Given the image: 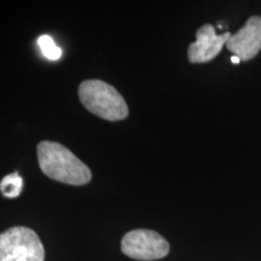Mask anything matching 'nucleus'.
Masks as SVG:
<instances>
[{"label": "nucleus", "mask_w": 261, "mask_h": 261, "mask_svg": "<svg viewBox=\"0 0 261 261\" xmlns=\"http://www.w3.org/2000/svg\"><path fill=\"white\" fill-rule=\"evenodd\" d=\"M38 160L42 173L56 181L79 187L92 179L91 169L60 143L48 140L39 143Z\"/></svg>", "instance_id": "nucleus-1"}, {"label": "nucleus", "mask_w": 261, "mask_h": 261, "mask_svg": "<svg viewBox=\"0 0 261 261\" xmlns=\"http://www.w3.org/2000/svg\"><path fill=\"white\" fill-rule=\"evenodd\" d=\"M83 106L107 121H120L128 116V107L115 87L102 80H85L79 86Z\"/></svg>", "instance_id": "nucleus-2"}, {"label": "nucleus", "mask_w": 261, "mask_h": 261, "mask_svg": "<svg viewBox=\"0 0 261 261\" xmlns=\"http://www.w3.org/2000/svg\"><path fill=\"white\" fill-rule=\"evenodd\" d=\"M0 261H45V249L35 231L24 226L0 234Z\"/></svg>", "instance_id": "nucleus-3"}, {"label": "nucleus", "mask_w": 261, "mask_h": 261, "mask_svg": "<svg viewBox=\"0 0 261 261\" xmlns=\"http://www.w3.org/2000/svg\"><path fill=\"white\" fill-rule=\"evenodd\" d=\"M121 250L125 255L135 260L152 261L167 256L169 243L156 231L138 228L123 236Z\"/></svg>", "instance_id": "nucleus-4"}, {"label": "nucleus", "mask_w": 261, "mask_h": 261, "mask_svg": "<svg viewBox=\"0 0 261 261\" xmlns=\"http://www.w3.org/2000/svg\"><path fill=\"white\" fill-rule=\"evenodd\" d=\"M226 47L241 61H249L255 57L261 50L260 16H252L248 18L243 28L228 38Z\"/></svg>", "instance_id": "nucleus-5"}, {"label": "nucleus", "mask_w": 261, "mask_h": 261, "mask_svg": "<svg viewBox=\"0 0 261 261\" xmlns=\"http://www.w3.org/2000/svg\"><path fill=\"white\" fill-rule=\"evenodd\" d=\"M230 33L217 34L212 24H203L196 32V41L190 44L188 58L191 63H207L220 54L221 48L226 45Z\"/></svg>", "instance_id": "nucleus-6"}, {"label": "nucleus", "mask_w": 261, "mask_h": 261, "mask_svg": "<svg viewBox=\"0 0 261 261\" xmlns=\"http://www.w3.org/2000/svg\"><path fill=\"white\" fill-rule=\"evenodd\" d=\"M23 189V179L17 172L6 175L0 181V191L6 198H16Z\"/></svg>", "instance_id": "nucleus-7"}, {"label": "nucleus", "mask_w": 261, "mask_h": 261, "mask_svg": "<svg viewBox=\"0 0 261 261\" xmlns=\"http://www.w3.org/2000/svg\"><path fill=\"white\" fill-rule=\"evenodd\" d=\"M38 45L40 47L45 57L50 61H58L62 57V50L60 47L55 44L54 39H52L50 35H41L38 39Z\"/></svg>", "instance_id": "nucleus-8"}, {"label": "nucleus", "mask_w": 261, "mask_h": 261, "mask_svg": "<svg viewBox=\"0 0 261 261\" xmlns=\"http://www.w3.org/2000/svg\"><path fill=\"white\" fill-rule=\"evenodd\" d=\"M231 62H232L233 64H238V63H241V60L237 56H232L231 57Z\"/></svg>", "instance_id": "nucleus-9"}]
</instances>
